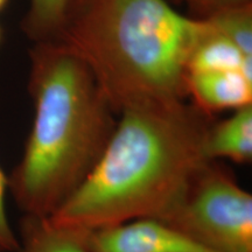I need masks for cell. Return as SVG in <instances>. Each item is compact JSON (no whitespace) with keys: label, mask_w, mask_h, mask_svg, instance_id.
I'll return each mask as SVG.
<instances>
[{"label":"cell","mask_w":252,"mask_h":252,"mask_svg":"<svg viewBox=\"0 0 252 252\" xmlns=\"http://www.w3.org/2000/svg\"><path fill=\"white\" fill-rule=\"evenodd\" d=\"M118 115L93 171L49 216L54 222L94 230L158 219L209 160L204 144L213 117L194 104L144 102Z\"/></svg>","instance_id":"6da1fadb"},{"label":"cell","mask_w":252,"mask_h":252,"mask_svg":"<svg viewBox=\"0 0 252 252\" xmlns=\"http://www.w3.org/2000/svg\"><path fill=\"white\" fill-rule=\"evenodd\" d=\"M31 61L35 112L8 191L23 214L50 216L93 171L117 121L93 72L62 43L37 42Z\"/></svg>","instance_id":"7a4b0ae2"},{"label":"cell","mask_w":252,"mask_h":252,"mask_svg":"<svg viewBox=\"0 0 252 252\" xmlns=\"http://www.w3.org/2000/svg\"><path fill=\"white\" fill-rule=\"evenodd\" d=\"M208 30L165 0H71L55 40L93 72L116 115L188 96L187 63Z\"/></svg>","instance_id":"3957f363"},{"label":"cell","mask_w":252,"mask_h":252,"mask_svg":"<svg viewBox=\"0 0 252 252\" xmlns=\"http://www.w3.org/2000/svg\"><path fill=\"white\" fill-rule=\"evenodd\" d=\"M158 219L213 252H252V195L220 160L204 162Z\"/></svg>","instance_id":"277c9868"},{"label":"cell","mask_w":252,"mask_h":252,"mask_svg":"<svg viewBox=\"0 0 252 252\" xmlns=\"http://www.w3.org/2000/svg\"><path fill=\"white\" fill-rule=\"evenodd\" d=\"M93 252H213L156 217L90 230Z\"/></svg>","instance_id":"5b68a950"},{"label":"cell","mask_w":252,"mask_h":252,"mask_svg":"<svg viewBox=\"0 0 252 252\" xmlns=\"http://www.w3.org/2000/svg\"><path fill=\"white\" fill-rule=\"evenodd\" d=\"M187 90L194 105L210 117L252 104V82L239 70L189 74Z\"/></svg>","instance_id":"8992f818"},{"label":"cell","mask_w":252,"mask_h":252,"mask_svg":"<svg viewBox=\"0 0 252 252\" xmlns=\"http://www.w3.org/2000/svg\"><path fill=\"white\" fill-rule=\"evenodd\" d=\"M89 231L56 223L49 216L24 214L19 222L15 252H93Z\"/></svg>","instance_id":"52a82bcc"},{"label":"cell","mask_w":252,"mask_h":252,"mask_svg":"<svg viewBox=\"0 0 252 252\" xmlns=\"http://www.w3.org/2000/svg\"><path fill=\"white\" fill-rule=\"evenodd\" d=\"M204 152L209 160L230 159L237 163L252 160V104L235 110L222 122H212Z\"/></svg>","instance_id":"ba28073f"},{"label":"cell","mask_w":252,"mask_h":252,"mask_svg":"<svg viewBox=\"0 0 252 252\" xmlns=\"http://www.w3.org/2000/svg\"><path fill=\"white\" fill-rule=\"evenodd\" d=\"M247 58L250 56H245L234 43L216 33L208 24L207 32L198 40L189 56L187 72L189 75L200 72L241 71L242 64Z\"/></svg>","instance_id":"9c48e42d"},{"label":"cell","mask_w":252,"mask_h":252,"mask_svg":"<svg viewBox=\"0 0 252 252\" xmlns=\"http://www.w3.org/2000/svg\"><path fill=\"white\" fill-rule=\"evenodd\" d=\"M204 20L245 56L252 58V2L220 9Z\"/></svg>","instance_id":"30bf717a"},{"label":"cell","mask_w":252,"mask_h":252,"mask_svg":"<svg viewBox=\"0 0 252 252\" xmlns=\"http://www.w3.org/2000/svg\"><path fill=\"white\" fill-rule=\"evenodd\" d=\"M71 0H31L24 30L37 42L55 40Z\"/></svg>","instance_id":"8fae6325"},{"label":"cell","mask_w":252,"mask_h":252,"mask_svg":"<svg viewBox=\"0 0 252 252\" xmlns=\"http://www.w3.org/2000/svg\"><path fill=\"white\" fill-rule=\"evenodd\" d=\"M7 191V175H5L0 167V252H15L19 247V237L12 228L6 212Z\"/></svg>","instance_id":"7c38bea8"},{"label":"cell","mask_w":252,"mask_h":252,"mask_svg":"<svg viewBox=\"0 0 252 252\" xmlns=\"http://www.w3.org/2000/svg\"><path fill=\"white\" fill-rule=\"evenodd\" d=\"M185 1L198 15V19H204L220 9L250 4L252 0H185Z\"/></svg>","instance_id":"4fadbf2b"},{"label":"cell","mask_w":252,"mask_h":252,"mask_svg":"<svg viewBox=\"0 0 252 252\" xmlns=\"http://www.w3.org/2000/svg\"><path fill=\"white\" fill-rule=\"evenodd\" d=\"M7 1L8 0H0V11L5 7V5L7 4Z\"/></svg>","instance_id":"5bb4252c"},{"label":"cell","mask_w":252,"mask_h":252,"mask_svg":"<svg viewBox=\"0 0 252 252\" xmlns=\"http://www.w3.org/2000/svg\"><path fill=\"white\" fill-rule=\"evenodd\" d=\"M0 39H1V31H0Z\"/></svg>","instance_id":"9a60e30c"}]
</instances>
